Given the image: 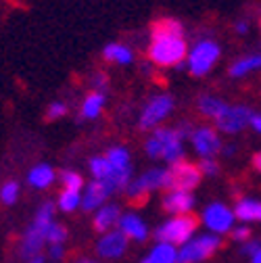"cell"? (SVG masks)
I'll list each match as a JSON object with an SVG mask.
<instances>
[{
    "instance_id": "obj_1",
    "label": "cell",
    "mask_w": 261,
    "mask_h": 263,
    "mask_svg": "<svg viewBox=\"0 0 261 263\" xmlns=\"http://www.w3.org/2000/svg\"><path fill=\"white\" fill-rule=\"evenodd\" d=\"M188 40L184 25L174 17L157 19L151 25L146 57L153 67L159 69H180L188 57Z\"/></svg>"
},
{
    "instance_id": "obj_2",
    "label": "cell",
    "mask_w": 261,
    "mask_h": 263,
    "mask_svg": "<svg viewBox=\"0 0 261 263\" xmlns=\"http://www.w3.org/2000/svg\"><path fill=\"white\" fill-rule=\"evenodd\" d=\"M54 203L46 201L38 207L34 221L29 223V228L25 230V234L21 238V247H19V255L29 261L40 255V251L44 249V245L48 242V230L54 223Z\"/></svg>"
},
{
    "instance_id": "obj_3",
    "label": "cell",
    "mask_w": 261,
    "mask_h": 263,
    "mask_svg": "<svg viewBox=\"0 0 261 263\" xmlns=\"http://www.w3.org/2000/svg\"><path fill=\"white\" fill-rule=\"evenodd\" d=\"M144 153L151 159H163L174 165L184 159V138L176 127H157L144 142Z\"/></svg>"
},
{
    "instance_id": "obj_4",
    "label": "cell",
    "mask_w": 261,
    "mask_h": 263,
    "mask_svg": "<svg viewBox=\"0 0 261 263\" xmlns=\"http://www.w3.org/2000/svg\"><path fill=\"white\" fill-rule=\"evenodd\" d=\"M221 57V46L213 38H199L190 48L184 67L192 78H203L215 69V65L219 63Z\"/></svg>"
},
{
    "instance_id": "obj_5",
    "label": "cell",
    "mask_w": 261,
    "mask_h": 263,
    "mask_svg": "<svg viewBox=\"0 0 261 263\" xmlns=\"http://www.w3.org/2000/svg\"><path fill=\"white\" fill-rule=\"evenodd\" d=\"M197 228H199V219L192 213L172 215L167 221H163L155 230V240L157 242H167V245H174V247H182L194 236Z\"/></svg>"
},
{
    "instance_id": "obj_6",
    "label": "cell",
    "mask_w": 261,
    "mask_h": 263,
    "mask_svg": "<svg viewBox=\"0 0 261 263\" xmlns=\"http://www.w3.org/2000/svg\"><path fill=\"white\" fill-rule=\"evenodd\" d=\"M172 184H170V172L167 170H148L144 172L138 180H132L129 186L125 188L129 201L132 203H144L148 199V194L155 192V190H170Z\"/></svg>"
},
{
    "instance_id": "obj_7",
    "label": "cell",
    "mask_w": 261,
    "mask_h": 263,
    "mask_svg": "<svg viewBox=\"0 0 261 263\" xmlns=\"http://www.w3.org/2000/svg\"><path fill=\"white\" fill-rule=\"evenodd\" d=\"M174 107H176V101H174L172 94H167V92L153 94L146 101V105L142 107V111H140V117H138L140 129H157L163 121L172 115Z\"/></svg>"
},
{
    "instance_id": "obj_8",
    "label": "cell",
    "mask_w": 261,
    "mask_h": 263,
    "mask_svg": "<svg viewBox=\"0 0 261 263\" xmlns=\"http://www.w3.org/2000/svg\"><path fill=\"white\" fill-rule=\"evenodd\" d=\"M221 247V238L217 234H201L192 236L186 245L178 249V263H201L213 257Z\"/></svg>"
},
{
    "instance_id": "obj_9",
    "label": "cell",
    "mask_w": 261,
    "mask_h": 263,
    "mask_svg": "<svg viewBox=\"0 0 261 263\" xmlns=\"http://www.w3.org/2000/svg\"><path fill=\"white\" fill-rule=\"evenodd\" d=\"M203 223L207 226V230L211 234H230L234 230V221H236V215H234V209H230L223 203H209L205 209H203V215H201Z\"/></svg>"
},
{
    "instance_id": "obj_10",
    "label": "cell",
    "mask_w": 261,
    "mask_h": 263,
    "mask_svg": "<svg viewBox=\"0 0 261 263\" xmlns=\"http://www.w3.org/2000/svg\"><path fill=\"white\" fill-rule=\"evenodd\" d=\"M107 161L113 172V186L117 190H125L132 182V157L125 146H113L107 151Z\"/></svg>"
},
{
    "instance_id": "obj_11",
    "label": "cell",
    "mask_w": 261,
    "mask_h": 263,
    "mask_svg": "<svg viewBox=\"0 0 261 263\" xmlns=\"http://www.w3.org/2000/svg\"><path fill=\"white\" fill-rule=\"evenodd\" d=\"M253 113L255 111L247 105H228L226 111L215 119V129L223 132V134H238L251 125Z\"/></svg>"
},
{
    "instance_id": "obj_12",
    "label": "cell",
    "mask_w": 261,
    "mask_h": 263,
    "mask_svg": "<svg viewBox=\"0 0 261 263\" xmlns=\"http://www.w3.org/2000/svg\"><path fill=\"white\" fill-rule=\"evenodd\" d=\"M190 142L201 159H213L217 153H221V140L217 129L211 125H199L192 129Z\"/></svg>"
},
{
    "instance_id": "obj_13",
    "label": "cell",
    "mask_w": 261,
    "mask_h": 263,
    "mask_svg": "<svg viewBox=\"0 0 261 263\" xmlns=\"http://www.w3.org/2000/svg\"><path fill=\"white\" fill-rule=\"evenodd\" d=\"M170 184L172 188H178V190H192V188H197L203 174L199 170V165H192V163L188 161H178L174 163V165H170ZM170 188V190H172Z\"/></svg>"
},
{
    "instance_id": "obj_14",
    "label": "cell",
    "mask_w": 261,
    "mask_h": 263,
    "mask_svg": "<svg viewBox=\"0 0 261 263\" xmlns=\"http://www.w3.org/2000/svg\"><path fill=\"white\" fill-rule=\"evenodd\" d=\"M117 192L109 182H103V180H92L86 188H84V194H82V209L86 213H94L99 211L103 205H107V199Z\"/></svg>"
},
{
    "instance_id": "obj_15",
    "label": "cell",
    "mask_w": 261,
    "mask_h": 263,
    "mask_svg": "<svg viewBox=\"0 0 261 263\" xmlns=\"http://www.w3.org/2000/svg\"><path fill=\"white\" fill-rule=\"evenodd\" d=\"M194 196L190 190H178V188H172L165 192L161 201V207L165 213H172V215H188L192 213L194 209Z\"/></svg>"
},
{
    "instance_id": "obj_16",
    "label": "cell",
    "mask_w": 261,
    "mask_h": 263,
    "mask_svg": "<svg viewBox=\"0 0 261 263\" xmlns=\"http://www.w3.org/2000/svg\"><path fill=\"white\" fill-rule=\"evenodd\" d=\"M127 242H129V238L117 228V230H111V232H105L101 236V240L96 242V253L103 259H117L127 251Z\"/></svg>"
},
{
    "instance_id": "obj_17",
    "label": "cell",
    "mask_w": 261,
    "mask_h": 263,
    "mask_svg": "<svg viewBox=\"0 0 261 263\" xmlns=\"http://www.w3.org/2000/svg\"><path fill=\"white\" fill-rule=\"evenodd\" d=\"M121 232L134 242H144L148 238V226L146 221L136 213H123L117 226Z\"/></svg>"
},
{
    "instance_id": "obj_18",
    "label": "cell",
    "mask_w": 261,
    "mask_h": 263,
    "mask_svg": "<svg viewBox=\"0 0 261 263\" xmlns=\"http://www.w3.org/2000/svg\"><path fill=\"white\" fill-rule=\"evenodd\" d=\"M119 219H121V209L115 205V203H107L103 205L99 211H94V217H92V226L96 232H111L119 226Z\"/></svg>"
},
{
    "instance_id": "obj_19",
    "label": "cell",
    "mask_w": 261,
    "mask_h": 263,
    "mask_svg": "<svg viewBox=\"0 0 261 263\" xmlns=\"http://www.w3.org/2000/svg\"><path fill=\"white\" fill-rule=\"evenodd\" d=\"M103 59L111 65H117V67H129L134 63L136 54H134V48L125 42H109L103 48Z\"/></svg>"
},
{
    "instance_id": "obj_20",
    "label": "cell",
    "mask_w": 261,
    "mask_h": 263,
    "mask_svg": "<svg viewBox=\"0 0 261 263\" xmlns=\"http://www.w3.org/2000/svg\"><path fill=\"white\" fill-rule=\"evenodd\" d=\"M255 71H261V52H249L232 61V65L228 67V73L234 80H243Z\"/></svg>"
},
{
    "instance_id": "obj_21",
    "label": "cell",
    "mask_w": 261,
    "mask_h": 263,
    "mask_svg": "<svg viewBox=\"0 0 261 263\" xmlns=\"http://www.w3.org/2000/svg\"><path fill=\"white\" fill-rule=\"evenodd\" d=\"M105 103H107V94L105 92H96V90H90L84 101H82V107H80V115L82 119H99L103 109H105Z\"/></svg>"
},
{
    "instance_id": "obj_22",
    "label": "cell",
    "mask_w": 261,
    "mask_h": 263,
    "mask_svg": "<svg viewBox=\"0 0 261 263\" xmlns=\"http://www.w3.org/2000/svg\"><path fill=\"white\" fill-rule=\"evenodd\" d=\"M54 170L48 165V163H38V165H34L29 170L27 174V184L31 188H36V190H46L54 184Z\"/></svg>"
},
{
    "instance_id": "obj_23",
    "label": "cell",
    "mask_w": 261,
    "mask_h": 263,
    "mask_svg": "<svg viewBox=\"0 0 261 263\" xmlns=\"http://www.w3.org/2000/svg\"><path fill=\"white\" fill-rule=\"evenodd\" d=\"M226 107H228V103H223L221 98L215 96V94H201L199 101H197L199 113H201L203 117H207V119H213V121L226 111Z\"/></svg>"
},
{
    "instance_id": "obj_24",
    "label": "cell",
    "mask_w": 261,
    "mask_h": 263,
    "mask_svg": "<svg viewBox=\"0 0 261 263\" xmlns=\"http://www.w3.org/2000/svg\"><path fill=\"white\" fill-rule=\"evenodd\" d=\"M140 263H178V249L167 242H157Z\"/></svg>"
},
{
    "instance_id": "obj_25",
    "label": "cell",
    "mask_w": 261,
    "mask_h": 263,
    "mask_svg": "<svg viewBox=\"0 0 261 263\" xmlns=\"http://www.w3.org/2000/svg\"><path fill=\"white\" fill-rule=\"evenodd\" d=\"M234 215L236 219L249 223V221H257L261 217V203L255 201V199H238L236 205H234Z\"/></svg>"
},
{
    "instance_id": "obj_26",
    "label": "cell",
    "mask_w": 261,
    "mask_h": 263,
    "mask_svg": "<svg viewBox=\"0 0 261 263\" xmlns=\"http://www.w3.org/2000/svg\"><path fill=\"white\" fill-rule=\"evenodd\" d=\"M90 174H92L94 180H103V182H109L113 186V172H111V165H109L107 157H92L90 159Z\"/></svg>"
},
{
    "instance_id": "obj_27",
    "label": "cell",
    "mask_w": 261,
    "mask_h": 263,
    "mask_svg": "<svg viewBox=\"0 0 261 263\" xmlns=\"http://www.w3.org/2000/svg\"><path fill=\"white\" fill-rule=\"evenodd\" d=\"M57 207L63 213H73L78 207H82V192L63 188L61 194H59V199H57Z\"/></svg>"
},
{
    "instance_id": "obj_28",
    "label": "cell",
    "mask_w": 261,
    "mask_h": 263,
    "mask_svg": "<svg viewBox=\"0 0 261 263\" xmlns=\"http://www.w3.org/2000/svg\"><path fill=\"white\" fill-rule=\"evenodd\" d=\"M59 180H61L63 188H67V190H76V192H82V190L86 188V184H84V178H82L78 172H73V170H63V172L59 174Z\"/></svg>"
},
{
    "instance_id": "obj_29",
    "label": "cell",
    "mask_w": 261,
    "mask_h": 263,
    "mask_svg": "<svg viewBox=\"0 0 261 263\" xmlns=\"http://www.w3.org/2000/svg\"><path fill=\"white\" fill-rule=\"evenodd\" d=\"M19 199V184L9 180L0 186V203L3 205H15Z\"/></svg>"
},
{
    "instance_id": "obj_30",
    "label": "cell",
    "mask_w": 261,
    "mask_h": 263,
    "mask_svg": "<svg viewBox=\"0 0 261 263\" xmlns=\"http://www.w3.org/2000/svg\"><path fill=\"white\" fill-rule=\"evenodd\" d=\"M65 240H67V228L54 221L48 230V245H65Z\"/></svg>"
},
{
    "instance_id": "obj_31",
    "label": "cell",
    "mask_w": 261,
    "mask_h": 263,
    "mask_svg": "<svg viewBox=\"0 0 261 263\" xmlns=\"http://www.w3.org/2000/svg\"><path fill=\"white\" fill-rule=\"evenodd\" d=\"M67 113H69V107H67V103H65V101H54L46 109V117L48 119H61V117H65Z\"/></svg>"
},
{
    "instance_id": "obj_32",
    "label": "cell",
    "mask_w": 261,
    "mask_h": 263,
    "mask_svg": "<svg viewBox=\"0 0 261 263\" xmlns=\"http://www.w3.org/2000/svg\"><path fill=\"white\" fill-rule=\"evenodd\" d=\"M90 86H92V90H96V92H105V94H107V90H109V78H107L103 71H96V73H92V78H90Z\"/></svg>"
},
{
    "instance_id": "obj_33",
    "label": "cell",
    "mask_w": 261,
    "mask_h": 263,
    "mask_svg": "<svg viewBox=\"0 0 261 263\" xmlns=\"http://www.w3.org/2000/svg\"><path fill=\"white\" fill-rule=\"evenodd\" d=\"M199 170H201V174L207 176V178H215V176L219 174V165H217L215 159H201Z\"/></svg>"
},
{
    "instance_id": "obj_34",
    "label": "cell",
    "mask_w": 261,
    "mask_h": 263,
    "mask_svg": "<svg viewBox=\"0 0 261 263\" xmlns=\"http://www.w3.org/2000/svg\"><path fill=\"white\" fill-rule=\"evenodd\" d=\"M230 236H232V240L245 245V242L251 238V228H249V226H238V228H234L232 232H230Z\"/></svg>"
},
{
    "instance_id": "obj_35",
    "label": "cell",
    "mask_w": 261,
    "mask_h": 263,
    "mask_svg": "<svg viewBox=\"0 0 261 263\" xmlns=\"http://www.w3.org/2000/svg\"><path fill=\"white\" fill-rule=\"evenodd\" d=\"M234 34H238V36H247L249 31H251V21L247 19V17H240V19H236L234 21Z\"/></svg>"
},
{
    "instance_id": "obj_36",
    "label": "cell",
    "mask_w": 261,
    "mask_h": 263,
    "mask_svg": "<svg viewBox=\"0 0 261 263\" xmlns=\"http://www.w3.org/2000/svg\"><path fill=\"white\" fill-rule=\"evenodd\" d=\"M48 257L52 259V261H61L63 257H65V247L63 245H50V249H48Z\"/></svg>"
},
{
    "instance_id": "obj_37",
    "label": "cell",
    "mask_w": 261,
    "mask_h": 263,
    "mask_svg": "<svg viewBox=\"0 0 261 263\" xmlns=\"http://www.w3.org/2000/svg\"><path fill=\"white\" fill-rule=\"evenodd\" d=\"M259 249H261V242H259V240H247V242L243 245V253L249 255V257H253Z\"/></svg>"
},
{
    "instance_id": "obj_38",
    "label": "cell",
    "mask_w": 261,
    "mask_h": 263,
    "mask_svg": "<svg viewBox=\"0 0 261 263\" xmlns=\"http://www.w3.org/2000/svg\"><path fill=\"white\" fill-rule=\"evenodd\" d=\"M251 127L255 132H259L261 134V113H253V119H251Z\"/></svg>"
},
{
    "instance_id": "obj_39",
    "label": "cell",
    "mask_w": 261,
    "mask_h": 263,
    "mask_svg": "<svg viewBox=\"0 0 261 263\" xmlns=\"http://www.w3.org/2000/svg\"><path fill=\"white\" fill-rule=\"evenodd\" d=\"M253 167L261 174V153H255V155H253Z\"/></svg>"
},
{
    "instance_id": "obj_40",
    "label": "cell",
    "mask_w": 261,
    "mask_h": 263,
    "mask_svg": "<svg viewBox=\"0 0 261 263\" xmlns=\"http://www.w3.org/2000/svg\"><path fill=\"white\" fill-rule=\"evenodd\" d=\"M251 261H253V263H261V249H259V251H257V253L251 257Z\"/></svg>"
},
{
    "instance_id": "obj_41",
    "label": "cell",
    "mask_w": 261,
    "mask_h": 263,
    "mask_svg": "<svg viewBox=\"0 0 261 263\" xmlns=\"http://www.w3.org/2000/svg\"><path fill=\"white\" fill-rule=\"evenodd\" d=\"M27 263H46V261H44V257H42V255H38V257H34V259H29Z\"/></svg>"
},
{
    "instance_id": "obj_42",
    "label": "cell",
    "mask_w": 261,
    "mask_h": 263,
    "mask_svg": "<svg viewBox=\"0 0 261 263\" xmlns=\"http://www.w3.org/2000/svg\"><path fill=\"white\" fill-rule=\"evenodd\" d=\"M221 151H223V155H232V153H234V144H228V146L221 148Z\"/></svg>"
},
{
    "instance_id": "obj_43",
    "label": "cell",
    "mask_w": 261,
    "mask_h": 263,
    "mask_svg": "<svg viewBox=\"0 0 261 263\" xmlns=\"http://www.w3.org/2000/svg\"><path fill=\"white\" fill-rule=\"evenodd\" d=\"M78 263H99V261H94V259H80Z\"/></svg>"
},
{
    "instance_id": "obj_44",
    "label": "cell",
    "mask_w": 261,
    "mask_h": 263,
    "mask_svg": "<svg viewBox=\"0 0 261 263\" xmlns=\"http://www.w3.org/2000/svg\"><path fill=\"white\" fill-rule=\"evenodd\" d=\"M259 27H261V19H259Z\"/></svg>"
},
{
    "instance_id": "obj_45",
    "label": "cell",
    "mask_w": 261,
    "mask_h": 263,
    "mask_svg": "<svg viewBox=\"0 0 261 263\" xmlns=\"http://www.w3.org/2000/svg\"><path fill=\"white\" fill-rule=\"evenodd\" d=\"M259 221H261V217H259Z\"/></svg>"
}]
</instances>
